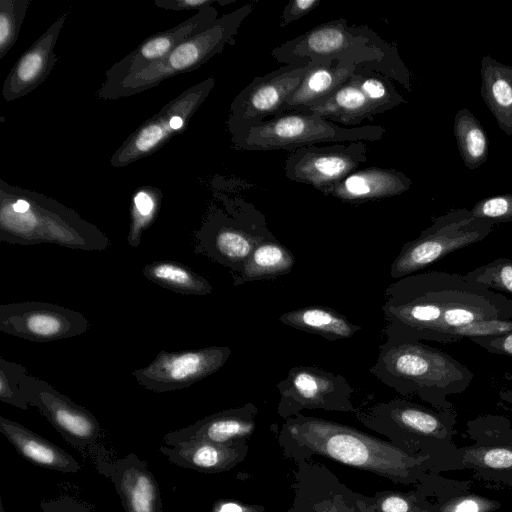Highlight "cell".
<instances>
[{"mask_svg":"<svg viewBox=\"0 0 512 512\" xmlns=\"http://www.w3.org/2000/svg\"><path fill=\"white\" fill-rule=\"evenodd\" d=\"M311 65H282L255 77L233 99L228 118L255 122L280 115L285 100L301 84Z\"/></svg>","mask_w":512,"mask_h":512,"instance_id":"cell-20","label":"cell"},{"mask_svg":"<svg viewBox=\"0 0 512 512\" xmlns=\"http://www.w3.org/2000/svg\"><path fill=\"white\" fill-rule=\"evenodd\" d=\"M220 205L211 204L193 235L194 252L239 273L255 247L275 237L265 216L240 196L216 192Z\"/></svg>","mask_w":512,"mask_h":512,"instance_id":"cell-8","label":"cell"},{"mask_svg":"<svg viewBox=\"0 0 512 512\" xmlns=\"http://www.w3.org/2000/svg\"><path fill=\"white\" fill-rule=\"evenodd\" d=\"M480 76L482 99L499 128L512 136V66L486 55L481 60Z\"/></svg>","mask_w":512,"mask_h":512,"instance_id":"cell-28","label":"cell"},{"mask_svg":"<svg viewBox=\"0 0 512 512\" xmlns=\"http://www.w3.org/2000/svg\"><path fill=\"white\" fill-rule=\"evenodd\" d=\"M411 184V179L397 169L373 166L357 169L329 189L325 196L361 204L401 195Z\"/></svg>","mask_w":512,"mask_h":512,"instance_id":"cell-24","label":"cell"},{"mask_svg":"<svg viewBox=\"0 0 512 512\" xmlns=\"http://www.w3.org/2000/svg\"><path fill=\"white\" fill-rule=\"evenodd\" d=\"M0 432L31 464L61 473H77L81 465L68 452L18 422L0 416Z\"/></svg>","mask_w":512,"mask_h":512,"instance_id":"cell-27","label":"cell"},{"mask_svg":"<svg viewBox=\"0 0 512 512\" xmlns=\"http://www.w3.org/2000/svg\"><path fill=\"white\" fill-rule=\"evenodd\" d=\"M231 147L241 151H293L337 142H374L386 129L378 125L343 127L309 112H288L263 121H226Z\"/></svg>","mask_w":512,"mask_h":512,"instance_id":"cell-7","label":"cell"},{"mask_svg":"<svg viewBox=\"0 0 512 512\" xmlns=\"http://www.w3.org/2000/svg\"><path fill=\"white\" fill-rule=\"evenodd\" d=\"M369 371L400 395L414 394L439 411L454 410L447 398L466 391L474 379L466 365L420 341H385Z\"/></svg>","mask_w":512,"mask_h":512,"instance_id":"cell-4","label":"cell"},{"mask_svg":"<svg viewBox=\"0 0 512 512\" xmlns=\"http://www.w3.org/2000/svg\"><path fill=\"white\" fill-rule=\"evenodd\" d=\"M466 435L474 444L457 447L432 470L476 472L512 471V425L503 415L483 414L466 423Z\"/></svg>","mask_w":512,"mask_h":512,"instance_id":"cell-13","label":"cell"},{"mask_svg":"<svg viewBox=\"0 0 512 512\" xmlns=\"http://www.w3.org/2000/svg\"><path fill=\"white\" fill-rule=\"evenodd\" d=\"M297 463L294 496L286 512H361L360 493L313 458Z\"/></svg>","mask_w":512,"mask_h":512,"instance_id":"cell-18","label":"cell"},{"mask_svg":"<svg viewBox=\"0 0 512 512\" xmlns=\"http://www.w3.org/2000/svg\"><path fill=\"white\" fill-rule=\"evenodd\" d=\"M31 0H0V59L16 43Z\"/></svg>","mask_w":512,"mask_h":512,"instance_id":"cell-38","label":"cell"},{"mask_svg":"<svg viewBox=\"0 0 512 512\" xmlns=\"http://www.w3.org/2000/svg\"><path fill=\"white\" fill-rule=\"evenodd\" d=\"M26 402L36 407L63 439L78 450L94 445L102 430L97 418L48 382L27 375L20 383Z\"/></svg>","mask_w":512,"mask_h":512,"instance_id":"cell-17","label":"cell"},{"mask_svg":"<svg viewBox=\"0 0 512 512\" xmlns=\"http://www.w3.org/2000/svg\"><path fill=\"white\" fill-rule=\"evenodd\" d=\"M453 131L465 167L474 170L483 165L488 159L489 139L469 109L462 108L456 113Z\"/></svg>","mask_w":512,"mask_h":512,"instance_id":"cell-34","label":"cell"},{"mask_svg":"<svg viewBox=\"0 0 512 512\" xmlns=\"http://www.w3.org/2000/svg\"><path fill=\"white\" fill-rule=\"evenodd\" d=\"M260 504H248L237 500L221 499L214 503L210 512H264Z\"/></svg>","mask_w":512,"mask_h":512,"instance_id":"cell-47","label":"cell"},{"mask_svg":"<svg viewBox=\"0 0 512 512\" xmlns=\"http://www.w3.org/2000/svg\"><path fill=\"white\" fill-rule=\"evenodd\" d=\"M253 10L254 5L247 3L220 16L209 28L181 42L161 60L126 77L102 99L115 100L133 96L175 75L193 71L206 64L221 53L226 45L234 44L242 22Z\"/></svg>","mask_w":512,"mask_h":512,"instance_id":"cell-9","label":"cell"},{"mask_svg":"<svg viewBox=\"0 0 512 512\" xmlns=\"http://www.w3.org/2000/svg\"><path fill=\"white\" fill-rule=\"evenodd\" d=\"M464 277L491 290L512 294V259L497 258L469 271Z\"/></svg>","mask_w":512,"mask_h":512,"instance_id":"cell-39","label":"cell"},{"mask_svg":"<svg viewBox=\"0 0 512 512\" xmlns=\"http://www.w3.org/2000/svg\"><path fill=\"white\" fill-rule=\"evenodd\" d=\"M356 417L404 452L430 460L432 469L457 448L453 443L457 423L454 410L439 411L395 398L358 409Z\"/></svg>","mask_w":512,"mask_h":512,"instance_id":"cell-5","label":"cell"},{"mask_svg":"<svg viewBox=\"0 0 512 512\" xmlns=\"http://www.w3.org/2000/svg\"><path fill=\"white\" fill-rule=\"evenodd\" d=\"M386 341L449 344L455 327L490 319H512V299L464 275L414 273L391 283L382 305Z\"/></svg>","mask_w":512,"mask_h":512,"instance_id":"cell-1","label":"cell"},{"mask_svg":"<svg viewBox=\"0 0 512 512\" xmlns=\"http://www.w3.org/2000/svg\"><path fill=\"white\" fill-rule=\"evenodd\" d=\"M248 450L247 441L217 444L198 439L159 448L174 465L208 474L231 470L246 458Z\"/></svg>","mask_w":512,"mask_h":512,"instance_id":"cell-25","label":"cell"},{"mask_svg":"<svg viewBox=\"0 0 512 512\" xmlns=\"http://www.w3.org/2000/svg\"><path fill=\"white\" fill-rule=\"evenodd\" d=\"M271 56L283 65L351 60L412 90L411 74L397 44L384 40L367 25L349 24L342 18L320 23L285 41L271 51Z\"/></svg>","mask_w":512,"mask_h":512,"instance_id":"cell-3","label":"cell"},{"mask_svg":"<svg viewBox=\"0 0 512 512\" xmlns=\"http://www.w3.org/2000/svg\"><path fill=\"white\" fill-rule=\"evenodd\" d=\"M430 477L421 491L436 498L437 512H495L501 507L499 501L470 492V480L447 479L440 474Z\"/></svg>","mask_w":512,"mask_h":512,"instance_id":"cell-30","label":"cell"},{"mask_svg":"<svg viewBox=\"0 0 512 512\" xmlns=\"http://www.w3.org/2000/svg\"><path fill=\"white\" fill-rule=\"evenodd\" d=\"M258 408L252 403L222 410L195 423L164 435L167 446L187 440H206L217 444H234L247 439L256 429Z\"/></svg>","mask_w":512,"mask_h":512,"instance_id":"cell-23","label":"cell"},{"mask_svg":"<svg viewBox=\"0 0 512 512\" xmlns=\"http://www.w3.org/2000/svg\"><path fill=\"white\" fill-rule=\"evenodd\" d=\"M214 85L215 79L207 78L168 102L128 136L111 156V165L122 168L156 152L176 133L185 129L187 122L208 97Z\"/></svg>","mask_w":512,"mask_h":512,"instance_id":"cell-11","label":"cell"},{"mask_svg":"<svg viewBox=\"0 0 512 512\" xmlns=\"http://www.w3.org/2000/svg\"><path fill=\"white\" fill-rule=\"evenodd\" d=\"M469 340L489 353L512 357V333L501 336L473 337Z\"/></svg>","mask_w":512,"mask_h":512,"instance_id":"cell-44","label":"cell"},{"mask_svg":"<svg viewBox=\"0 0 512 512\" xmlns=\"http://www.w3.org/2000/svg\"><path fill=\"white\" fill-rule=\"evenodd\" d=\"M27 206L14 211L0 204V240L18 245L55 244L83 251H105L109 238L97 226L58 201L21 189Z\"/></svg>","mask_w":512,"mask_h":512,"instance_id":"cell-6","label":"cell"},{"mask_svg":"<svg viewBox=\"0 0 512 512\" xmlns=\"http://www.w3.org/2000/svg\"><path fill=\"white\" fill-rule=\"evenodd\" d=\"M29 375L27 369L5 358H0V401L26 410L29 404L20 391L21 381Z\"/></svg>","mask_w":512,"mask_h":512,"instance_id":"cell-40","label":"cell"},{"mask_svg":"<svg viewBox=\"0 0 512 512\" xmlns=\"http://www.w3.org/2000/svg\"><path fill=\"white\" fill-rule=\"evenodd\" d=\"M475 477L485 481L500 483L512 488V471L503 472H476Z\"/></svg>","mask_w":512,"mask_h":512,"instance_id":"cell-48","label":"cell"},{"mask_svg":"<svg viewBox=\"0 0 512 512\" xmlns=\"http://www.w3.org/2000/svg\"><path fill=\"white\" fill-rule=\"evenodd\" d=\"M512 333V319H490L452 328L448 332L450 343L473 337L501 336Z\"/></svg>","mask_w":512,"mask_h":512,"instance_id":"cell-42","label":"cell"},{"mask_svg":"<svg viewBox=\"0 0 512 512\" xmlns=\"http://www.w3.org/2000/svg\"><path fill=\"white\" fill-rule=\"evenodd\" d=\"M306 112L334 123L357 127L363 121H373L378 115L373 105L359 88L354 76L333 93L316 103Z\"/></svg>","mask_w":512,"mask_h":512,"instance_id":"cell-29","label":"cell"},{"mask_svg":"<svg viewBox=\"0 0 512 512\" xmlns=\"http://www.w3.org/2000/svg\"><path fill=\"white\" fill-rule=\"evenodd\" d=\"M277 441L283 455L295 462L321 456L403 485L422 484L433 467L388 440L302 413L284 420Z\"/></svg>","mask_w":512,"mask_h":512,"instance_id":"cell-2","label":"cell"},{"mask_svg":"<svg viewBox=\"0 0 512 512\" xmlns=\"http://www.w3.org/2000/svg\"><path fill=\"white\" fill-rule=\"evenodd\" d=\"M498 395L502 401L508 403L511 406L510 408H506V409L512 411V388L511 389L503 388L498 392Z\"/></svg>","mask_w":512,"mask_h":512,"instance_id":"cell-49","label":"cell"},{"mask_svg":"<svg viewBox=\"0 0 512 512\" xmlns=\"http://www.w3.org/2000/svg\"><path fill=\"white\" fill-rule=\"evenodd\" d=\"M88 318L73 309L41 301L0 305V330L33 342H52L84 334Z\"/></svg>","mask_w":512,"mask_h":512,"instance_id":"cell-15","label":"cell"},{"mask_svg":"<svg viewBox=\"0 0 512 512\" xmlns=\"http://www.w3.org/2000/svg\"><path fill=\"white\" fill-rule=\"evenodd\" d=\"M103 467L102 473L114 485L125 512H163L157 481L137 455L129 453Z\"/></svg>","mask_w":512,"mask_h":512,"instance_id":"cell-22","label":"cell"},{"mask_svg":"<svg viewBox=\"0 0 512 512\" xmlns=\"http://www.w3.org/2000/svg\"><path fill=\"white\" fill-rule=\"evenodd\" d=\"M234 0H155L154 5L166 10L182 11V10H202L212 6L214 3L220 5L229 4Z\"/></svg>","mask_w":512,"mask_h":512,"instance_id":"cell-45","label":"cell"},{"mask_svg":"<svg viewBox=\"0 0 512 512\" xmlns=\"http://www.w3.org/2000/svg\"><path fill=\"white\" fill-rule=\"evenodd\" d=\"M493 226L466 208L438 216L417 238L402 246L391 265L390 276L400 279L417 273L452 252L482 241Z\"/></svg>","mask_w":512,"mask_h":512,"instance_id":"cell-10","label":"cell"},{"mask_svg":"<svg viewBox=\"0 0 512 512\" xmlns=\"http://www.w3.org/2000/svg\"><path fill=\"white\" fill-rule=\"evenodd\" d=\"M474 217L492 225L512 222V194H500L479 200L470 209Z\"/></svg>","mask_w":512,"mask_h":512,"instance_id":"cell-41","label":"cell"},{"mask_svg":"<svg viewBox=\"0 0 512 512\" xmlns=\"http://www.w3.org/2000/svg\"><path fill=\"white\" fill-rule=\"evenodd\" d=\"M218 15L217 9L210 6L199 10L182 23L145 39L105 72V79L96 93L97 97L102 99L126 77L161 60L178 44L209 28L219 18Z\"/></svg>","mask_w":512,"mask_h":512,"instance_id":"cell-19","label":"cell"},{"mask_svg":"<svg viewBox=\"0 0 512 512\" xmlns=\"http://www.w3.org/2000/svg\"><path fill=\"white\" fill-rule=\"evenodd\" d=\"M161 193L155 189L139 190L131 209V222L127 236L128 244L138 247L143 232L153 223L160 206Z\"/></svg>","mask_w":512,"mask_h":512,"instance_id":"cell-37","label":"cell"},{"mask_svg":"<svg viewBox=\"0 0 512 512\" xmlns=\"http://www.w3.org/2000/svg\"><path fill=\"white\" fill-rule=\"evenodd\" d=\"M280 400L278 415L284 420L303 410L357 413L353 404L354 388L340 374L315 366H296L276 385Z\"/></svg>","mask_w":512,"mask_h":512,"instance_id":"cell-12","label":"cell"},{"mask_svg":"<svg viewBox=\"0 0 512 512\" xmlns=\"http://www.w3.org/2000/svg\"><path fill=\"white\" fill-rule=\"evenodd\" d=\"M231 352L226 346L177 352L162 350L149 365L134 370L132 375L150 391L162 393L180 390L218 371Z\"/></svg>","mask_w":512,"mask_h":512,"instance_id":"cell-16","label":"cell"},{"mask_svg":"<svg viewBox=\"0 0 512 512\" xmlns=\"http://www.w3.org/2000/svg\"><path fill=\"white\" fill-rule=\"evenodd\" d=\"M364 141L311 145L293 150L284 163L285 176L312 186L324 195L367 161Z\"/></svg>","mask_w":512,"mask_h":512,"instance_id":"cell-14","label":"cell"},{"mask_svg":"<svg viewBox=\"0 0 512 512\" xmlns=\"http://www.w3.org/2000/svg\"><path fill=\"white\" fill-rule=\"evenodd\" d=\"M320 0H291L284 7L279 25L280 27H287L291 23L299 20L300 18L308 15L320 5Z\"/></svg>","mask_w":512,"mask_h":512,"instance_id":"cell-43","label":"cell"},{"mask_svg":"<svg viewBox=\"0 0 512 512\" xmlns=\"http://www.w3.org/2000/svg\"><path fill=\"white\" fill-rule=\"evenodd\" d=\"M142 273L161 287L186 295H208L211 283L188 266L173 260H158L146 264Z\"/></svg>","mask_w":512,"mask_h":512,"instance_id":"cell-33","label":"cell"},{"mask_svg":"<svg viewBox=\"0 0 512 512\" xmlns=\"http://www.w3.org/2000/svg\"><path fill=\"white\" fill-rule=\"evenodd\" d=\"M504 378L507 382H509L512 386V372H506L504 374Z\"/></svg>","mask_w":512,"mask_h":512,"instance_id":"cell-50","label":"cell"},{"mask_svg":"<svg viewBox=\"0 0 512 512\" xmlns=\"http://www.w3.org/2000/svg\"><path fill=\"white\" fill-rule=\"evenodd\" d=\"M40 508L43 512H94L89 506L70 496L41 501Z\"/></svg>","mask_w":512,"mask_h":512,"instance_id":"cell-46","label":"cell"},{"mask_svg":"<svg viewBox=\"0 0 512 512\" xmlns=\"http://www.w3.org/2000/svg\"><path fill=\"white\" fill-rule=\"evenodd\" d=\"M295 264L294 254L276 237L259 243L250 254L243 269L233 274V284L270 279L289 274Z\"/></svg>","mask_w":512,"mask_h":512,"instance_id":"cell-32","label":"cell"},{"mask_svg":"<svg viewBox=\"0 0 512 512\" xmlns=\"http://www.w3.org/2000/svg\"><path fill=\"white\" fill-rule=\"evenodd\" d=\"M280 322L292 328L319 335L328 341L348 339L362 329L344 315L325 306H307L285 312Z\"/></svg>","mask_w":512,"mask_h":512,"instance_id":"cell-31","label":"cell"},{"mask_svg":"<svg viewBox=\"0 0 512 512\" xmlns=\"http://www.w3.org/2000/svg\"><path fill=\"white\" fill-rule=\"evenodd\" d=\"M68 14H61L14 64L2 88L6 101L26 96L46 80L57 62L54 48Z\"/></svg>","mask_w":512,"mask_h":512,"instance_id":"cell-21","label":"cell"},{"mask_svg":"<svg viewBox=\"0 0 512 512\" xmlns=\"http://www.w3.org/2000/svg\"><path fill=\"white\" fill-rule=\"evenodd\" d=\"M353 76L377 114L385 113L400 104L407 103V100L393 84V80L388 76L366 69L357 71Z\"/></svg>","mask_w":512,"mask_h":512,"instance_id":"cell-36","label":"cell"},{"mask_svg":"<svg viewBox=\"0 0 512 512\" xmlns=\"http://www.w3.org/2000/svg\"><path fill=\"white\" fill-rule=\"evenodd\" d=\"M361 512H437L435 503L418 489L411 491H379L360 495Z\"/></svg>","mask_w":512,"mask_h":512,"instance_id":"cell-35","label":"cell"},{"mask_svg":"<svg viewBox=\"0 0 512 512\" xmlns=\"http://www.w3.org/2000/svg\"><path fill=\"white\" fill-rule=\"evenodd\" d=\"M362 69L366 68L351 60L312 63L301 84L285 100L280 115L288 112H306Z\"/></svg>","mask_w":512,"mask_h":512,"instance_id":"cell-26","label":"cell"}]
</instances>
